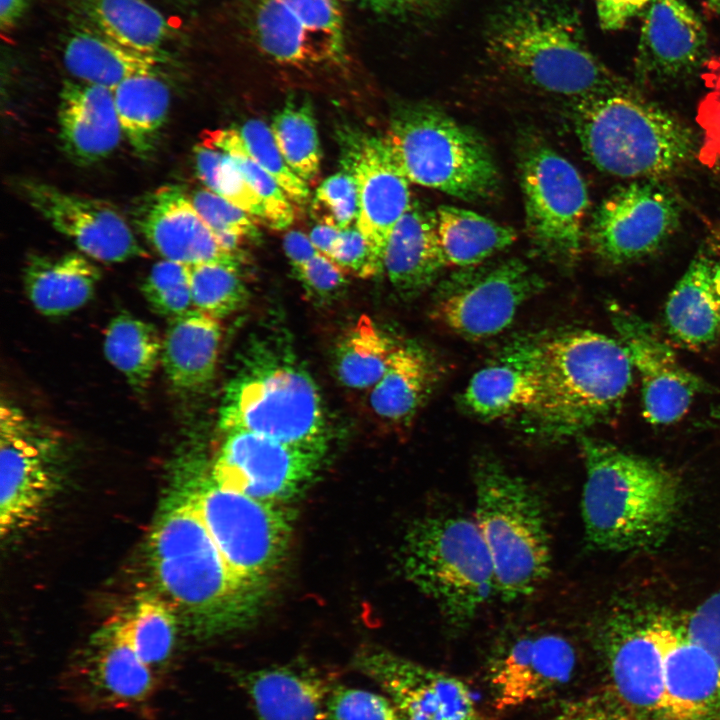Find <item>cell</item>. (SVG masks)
I'll use <instances>...</instances> for the list:
<instances>
[{"label": "cell", "instance_id": "e0dca14e", "mask_svg": "<svg viewBox=\"0 0 720 720\" xmlns=\"http://www.w3.org/2000/svg\"><path fill=\"white\" fill-rule=\"evenodd\" d=\"M52 445L19 408H0V531L4 537L32 523L53 488Z\"/></svg>", "mask_w": 720, "mask_h": 720}, {"label": "cell", "instance_id": "8992f818", "mask_svg": "<svg viewBox=\"0 0 720 720\" xmlns=\"http://www.w3.org/2000/svg\"><path fill=\"white\" fill-rule=\"evenodd\" d=\"M227 384L223 432L245 431L323 453L327 424L318 387L285 345L257 342Z\"/></svg>", "mask_w": 720, "mask_h": 720}, {"label": "cell", "instance_id": "d4e9b609", "mask_svg": "<svg viewBox=\"0 0 720 720\" xmlns=\"http://www.w3.org/2000/svg\"><path fill=\"white\" fill-rule=\"evenodd\" d=\"M59 139L65 155L78 166L108 157L123 136L113 90L65 80L59 95Z\"/></svg>", "mask_w": 720, "mask_h": 720}, {"label": "cell", "instance_id": "6da1fadb", "mask_svg": "<svg viewBox=\"0 0 720 720\" xmlns=\"http://www.w3.org/2000/svg\"><path fill=\"white\" fill-rule=\"evenodd\" d=\"M533 359L539 395L521 414V424L544 443L578 439L609 420L632 383L633 367L620 341L592 330L534 339Z\"/></svg>", "mask_w": 720, "mask_h": 720}, {"label": "cell", "instance_id": "9a60e30c", "mask_svg": "<svg viewBox=\"0 0 720 720\" xmlns=\"http://www.w3.org/2000/svg\"><path fill=\"white\" fill-rule=\"evenodd\" d=\"M354 668L374 681L405 720H487L461 679L378 646L361 648Z\"/></svg>", "mask_w": 720, "mask_h": 720}, {"label": "cell", "instance_id": "d590c367", "mask_svg": "<svg viewBox=\"0 0 720 720\" xmlns=\"http://www.w3.org/2000/svg\"><path fill=\"white\" fill-rule=\"evenodd\" d=\"M436 229L447 266L458 268L486 262L516 240L513 228L474 211L451 205L435 210Z\"/></svg>", "mask_w": 720, "mask_h": 720}, {"label": "cell", "instance_id": "11a10c76", "mask_svg": "<svg viewBox=\"0 0 720 720\" xmlns=\"http://www.w3.org/2000/svg\"><path fill=\"white\" fill-rule=\"evenodd\" d=\"M632 716L617 697L592 695L561 704L547 720H633Z\"/></svg>", "mask_w": 720, "mask_h": 720}, {"label": "cell", "instance_id": "484cf974", "mask_svg": "<svg viewBox=\"0 0 720 720\" xmlns=\"http://www.w3.org/2000/svg\"><path fill=\"white\" fill-rule=\"evenodd\" d=\"M666 720H720V674L713 657L682 625L666 619Z\"/></svg>", "mask_w": 720, "mask_h": 720}, {"label": "cell", "instance_id": "ac0fdd59", "mask_svg": "<svg viewBox=\"0 0 720 720\" xmlns=\"http://www.w3.org/2000/svg\"><path fill=\"white\" fill-rule=\"evenodd\" d=\"M323 453L245 431L226 433L212 481L253 498L279 502L311 480Z\"/></svg>", "mask_w": 720, "mask_h": 720}, {"label": "cell", "instance_id": "9c48e42d", "mask_svg": "<svg viewBox=\"0 0 720 720\" xmlns=\"http://www.w3.org/2000/svg\"><path fill=\"white\" fill-rule=\"evenodd\" d=\"M383 139L410 183L465 201L488 199L499 188V171L487 144L438 107L401 106Z\"/></svg>", "mask_w": 720, "mask_h": 720}, {"label": "cell", "instance_id": "94428289", "mask_svg": "<svg viewBox=\"0 0 720 720\" xmlns=\"http://www.w3.org/2000/svg\"><path fill=\"white\" fill-rule=\"evenodd\" d=\"M340 234L341 230L318 223L311 229L309 238L320 253L330 258L338 244Z\"/></svg>", "mask_w": 720, "mask_h": 720}, {"label": "cell", "instance_id": "44dd1931", "mask_svg": "<svg viewBox=\"0 0 720 720\" xmlns=\"http://www.w3.org/2000/svg\"><path fill=\"white\" fill-rule=\"evenodd\" d=\"M576 667L575 647L563 635H520L490 661L487 674L494 705L506 710L543 699L566 686Z\"/></svg>", "mask_w": 720, "mask_h": 720}, {"label": "cell", "instance_id": "8fae6325", "mask_svg": "<svg viewBox=\"0 0 720 720\" xmlns=\"http://www.w3.org/2000/svg\"><path fill=\"white\" fill-rule=\"evenodd\" d=\"M193 493L198 511L231 569L263 587L283 557L290 520L275 502L253 498L211 481Z\"/></svg>", "mask_w": 720, "mask_h": 720}, {"label": "cell", "instance_id": "6f0895ef", "mask_svg": "<svg viewBox=\"0 0 720 720\" xmlns=\"http://www.w3.org/2000/svg\"><path fill=\"white\" fill-rule=\"evenodd\" d=\"M283 247L294 272L307 264L319 251L311 242L309 236L301 231H290L285 234Z\"/></svg>", "mask_w": 720, "mask_h": 720}, {"label": "cell", "instance_id": "60d3db41", "mask_svg": "<svg viewBox=\"0 0 720 720\" xmlns=\"http://www.w3.org/2000/svg\"><path fill=\"white\" fill-rule=\"evenodd\" d=\"M112 626L152 670L170 658L176 640V617L160 598L144 596L129 616Z\"/></svg>", "mask_w": 720, "mask_h": 720}, {"label": "cell", "instance_id": "c3c4849f", "mask_svg": "<svg viewBox=\"0 0 720 720\" xmlns=\"http://www.w3.org/2000/svg\"><path fill=\"white\" fill-rule=\"evenodd\" d=\"M327 708L329 720H405L388 696L343 685L332 686Z\"/></svg>", "mask_w": 720, "mask_h": 720}, {"label": "cell", "instance_id": "4fadbf2b", "mask_svg": "<svg viewBox=\"0 0 720 720\" xmlns=\"http://www.w3.org/2000/svg\"><path fill=\"white\" fill-rule=\"evenodd\" d=\"M681 206L659 179H639L618 188L595 209L588 227L594 253L612 265L646 258L671 239Z\"/></svg>", "mask_w": 720, "mask_h": 720}, {"label": "cell", "instance_id": "ffe728a7", "mask_svg": "<svg viewBox=\"0 0 720 720\" xmlns=\"http://www.w3.org/2000/svg\"><path fill=\"white\" fill-rule=\"evenodd\" d=\"M19 186L31 207L87 257L118 263L146 255L128 222L107 202L36 180Z\"/></svg>", "mask_w": 720, "mask_h": 720}, {"label": "cell", "instance_id": "91938a15", "mask_svg": "<svg viewBox=\"0 0 720 720\" xmlns=\"http://www.w3.org/2000/svg\"><path fill=\"white\" fill-rule=\"evenodd\" d=\"M369 8L382 13L399 14L426 8L438 0H359Z\"/></svg>", "mask_w": 720, "mask_h": 720}, {"label": "cell", "instance_id": "74e56055", "mask_svg": "<svg viewBox=\"0 0 720 720\" xmlns=\"http://www.w3.org/2000/svg\"><path fill=\"white\" fill-rule=\"evenodd\" d=\"M96 31L134 50L162 55L169 26L164 16L145 0H81Z\"/></svg>", "mask_w": 720, "mask_h": 720}, {"label": "cell", "instance_id": "277c9868", "mask_svg": "<svg viewBox=\"0 0 720 720\" xmlns=\"http://www.w3.org/2000/svg\"><path fill=\"white\" fill-rule=\"evenodd\" d=\"M486 48L511 76L572 100L635 90L590 51L577 15L557 4L505 7L488 26Z\"/></svg>", "mask_w": 720, "mask_h": 720}, {"label": "cell", "instance_id": "6125c7cd", "mask_svg": "<svg viewBox=\"0 0 720 720\" xmlns=\"http://www.w3.org/2000/svg\"><path fill=\"white\" fill-rule=\"evenodd\" d=\"M28 0H0V24L3 31H8L22 17Z\"/></svg>", "mask_w": 720, "mask_h": 720}, {"label": "cell", "instance_id": "ab89813d", "mask_svg": "<svg viewBox=\"0 0 720 720\" xmlns=\"http://www.w3.org/2000/svg\"><path fill=\"white\" fill-rule=\"evenodd\" d=\"M396 346L369 316H360L336 348L339 380L352 389H371L383 376Z\"/></svg>", "mask_w": 720, "mask_h": 720}, {"label": "cell", "instance_id": "e7e4bbea", "mask_svg": "<svg viewBox=\"0 0 720 720\" xmlns=\"http://www.w3.org/2000/svg\"><path fill=\"white\" fill-rule=\"evenodd\" d=\"M707 5L712 12L720 14V0H707Z\"/></svg>", "mask_w": 720, "mask_h": 720}, {"label": "cell", "instance_id": "52a82bcc", "mask_svg": "<svg viewBox=\"0 0 720 720\" xmlns=\"http://www.w3.org/2000/svg\"><path fill=\"white\" fill-rule=\"evenodd\" d=\"M474 520L491 558L497 596L533 594L548 578L551 548L543 504L521 476L492 456L474 465Z\"/></svg>", "mask_w": 720, "mask_h": 720}, {"label": "cell", "instance_id": "f546056e", "mask_svg": "<svg viewBox=\"0 0 720 720\" xmlns=\"http://www.w3.org/2000/svg\"><path fill=\"white\" fill-rule=\"evenodd\" d=\"M221 336L219 319L198 309L170 318L162 339L161 364L175 388L197 391L210 383Z\"/></svg>", "mask_w": 720, "mask_h": 720}, {"label": "cell", "instance_id": "5bb4252c", "mask_svg": "<svg viewBox=\"0 0 720 720\" xmlns=\"http://www.w3.org/2000/svg\"><path fill=\"white\" fill-rule=\"evenodd\" d=\"M252 27L259 48L280 64L305 68L344 56L339 0H255Z\"/></svg>", "mask_w": 720, "mask_h": 720}, {"label": "cell", "instance_id": "5b68a950", "mask_svg": "<svg viewBox=\"0 0 720 720\" xmlns=\"http://www.w3.org/2000/svg\"><path fill=\"white\" fill-rule=\"evenodd\" d=\"M572 121L586 157L602 172L625 179H660L688 165L699 135L636 91L572 100Z\"/></svg>", "mask_w": 720, "mask_h": 720}, {"label": "cell", "instance_id": "d6986e66", "mask_svg": "<svg viewBox=\"0 0 720 720\" xmlns=\"http://www.w3.org/2000/svg\"><path fill=\"white\" fill-rule=\"evenodd\" d=\"M611 323L641 381L643 413L649 423L679 421L706 383L684 367L653 326L622 307L609 308Z\"/></svg>", "mask_w": 720, "mask_h": 720}, {"label": "cell", "instance_id": "680465c9", "mask_svg": "<svg viewBox=\"0 0 720 720\" xmlns=\"http://www.w3.org/2000/svg\"><path fill=\"white\" fill-rule=\"evenodd\" d=\"M194 155L197 175L205 188L212 191L224 152L199 142L194 148Z\"/></svg>", "mask_w": 720, "mask_h": 720}, {"label": "cell", "instance_id": "83f0119b", "mask_svg": "<svg viewBox=\"0 0 720 720\" xmlns=\"http://www.w3.org/2000/svg\"><path fill=\"white\" fill-rule=\"evenodd\" d=\"M538 395L533 340H520L471 377L461 403L473 416L489 421L525 413L536 403Z\"/></svg>", "mask_w": 720, "mask_h": 720}, {"label": "cell", "instance_id": "d6a6232c", "mask_svg": "<svg viewBox=\"0 0 720 720\" xmlns=\"http://www.w3.org/2000/svg\"><path fill=\"white\" fill-rule=\"evenodd\" d=\"M715 264L701 249L673 287L665 305V323L681 345L704 348L720 335V317L713 288Z\"/></svg>", "mask_w": 720, "mask_h": 720}, {"label": "cell", "instance_id": "7c38bea8", "mask_svg": "<svg viewBox=\"0 0 720 720\" xmlns=\"http://www.w3.org/2000/svg\"><path fill=\"white\" fill-rule=\"evenodd\" d=\"M544 287L517 258L459 268L436 293L435 317L454 333L482 340L503 332L520 307Z\"/></svg>", "mask_w": 720, "mask_h": 720}, {"label": "cell", "instance_id": "b9f144b4", "mask_svg": "<svg viewBox=\"0 0 720 720\" xmlns=\"http://www.w3.org/2000/svg\"><path fill=\"white\" fill-rule=\"evenodd\" d=\"M271 131L286 163L308 185L319 175L320 143L312 105L288 100L274 115Z\"/></svg>", "mask_w": 720, "mask_h": 720}, {"label": "cell", "instance_id": "e575fe53", "mask_svg": "<svg viewBox=\"0 0 720 720\" xmlns=\"http://www.w3.org/2000/svg\"><path fill=\"white\" fill-rule=\"evenodd\" d=\"M435 369L414 344L397 345L380 380L371 388L370 406L383 420L408 422L432 390Z\"/></svg>", "mask_w": 720, "mask_h": 720}, {"label": "cell", "instance_id": "ee69618b", "mask_svg": "<svg viewBox=\"0 0 720 720\" xmlns=\"http://www.w3.org/2000/svg\"><path fill=\"white\" fill-rule=\"evenodd\" d=\"M192 305L217 319L246 303L248 292L239 266L206 262L189 266Z\"/></svg>", "mask_w": 720, "mask_h": 720}, {"label": "cell", "instance_id": "bcb514c9", "mask_svg": "<svg viewBox=\"0 0 720 720\" xmlns=\"http://www.w3.org/2000/svg\"><path fill=\"white\" fill-rule=\"evenodd\" d=\"M151 309L173 318L191 309L192 297L189 266L162 259L154 264L141 285Z\"/></svg>", "mask_w": 720, "mask_h": 720}, {"label": "cell", "instance_id": "30bf717a", "mask_svg": "<svg viewBox=\"0 0 720 720\" xmlns=\"http://www.w3.org/2000/svg\"><path fill=\"white\" fill-rule=\"evenodd\" d=\"M519 171L531 244L553 263L574 265L582 251L589 207L582 175L568 159L538 141L523 148Z\"/></svg>", "mask_w": 720, "mask_h": 720}, {"label": "cell", "instance_id": "3957f363", "mask_svg": "<svg viewBox=\"0 0 720 720\" xmlns=\"http://www.w3.org/2000/svg\"><path fill=\"white\" fill-rule=\"evenodd\" d=\"M585 464L581 514L587 543L623 552L661 543L679 513L678 478L653 460L581 435Z\"/></svg>", "mask_w": 720, "mask_h": 720}, {"label": "cell", "instance_id": "be15d7a7", "mask_svg": "<svg viewBox=\"0 0 720 720\" xmlns=\"http://www.w3.org/2000/svg\"><path fill=\"white\" fill-rule=\"evenodd\" d=\"M713 288H714L715 299H716L717 308H718L719 317H720V265H715V268H714Z\"/></svg>", "mask_w": 720, "mask_h": 720}, {"label": "cell", "instance_id": "2e32d148", "mask_svg": "<svg viewBox=\"0 0 720 720\" xmlns=\"http://www.w3.org/2000/svg\"><path fill=\"white\" fill-rule=\"evenodd\" d=\"M666 618L632 621L614 614L603 624L599 642L616 697L633 715L666 720L664 661Z\"/></svg>", "mask_w": 720, "mask_h": 720}, {"label": "cell", "instance_id": "db71d44e", "mask_svg": "<svg viewBox=\"0 0 720 720\" xmlns=\"http://www.w3.org/2000/svg\"><path fill=\"white\" fill-rule=\"evenodd\" d=\"M295 274L309 295L316 299L328 300L334 298L345 287L348 273L332 259L319 252Z\"/></svg>", "mask_w": 720, "mask_h": 720}, {"label": "cell", "instance_id": "f35d334b", "mask_svg": "<svg viewBox=\"0 0 720 720\" xmlns=\"http://www.w3.org/2000/svg\"><path fill=\"white\" fill-rule=\"evenodd\" d=\"M106 359L137 392H143L161 361L162 339L149 322L120 313L108 324L104 337Z\"/></svg>", "mask_w": 720, "mask_h": 720}, {"label": "cell", "instance_id": "7dc6e473", "mask_svg": "<svg viewBox=\"0 0 720 720\" xmlns=\"http://www.w3.org/2000/svg\"><path fill=\"white\" fill-rule=\"evenodd\" d=\"M311 211L319 224L344 230L356 223L358 194L352 174L343 169L325 179L312 198Z\"/></svg>", "mask_w": 720, "mask_h": 720}, {"label": "cell", "instance_id": "7bdbcfd3", "mask_svg": "<svg viewBox=\"0 0 720 720\" xmlns=\"http://www.w3.org/2000/svg\"><path fill=\"white\" fill-rule=\"evenodd\" d=\"M202 144L229 154L262 200L266 224L276 230L288 228L295 219L294 203L277 181L249 155L237 129L205 131Z\"/></svg>", "mask_w": 720, "mask_h": 720}, {"label": "cell", "instance_id": "681fc988", "mask_svg": "<svg viewBox=\"0 0 720 720\" xmlns=\"http://www.w3.org/2000/svg\"><path fill=\"white\" fill-rule=\"evenodd\" d=\"M195 209L213 233H232L244 239H256L257 220L207 188L189 194Z\"/></svg>", "mask_w": 720, "mask_h": 720}, {"label": "cell", "instance_id": "f1b7e54d", "mask_svg": "<svg viewBox=\"0 0 720 720\" xmlns=\"http://www.w3.org/2000/svg\"><path fill=\"white\" fill-rule=\"evenodd\" d=\"M446 266L435 211L411 202L389 237L383 272L400 294L415 296L431 286Z\"/></svg>", "mask_w": 720, "mask_h": 720}, {"label": "cell", "instance_id": "ba28073f", "mask_svg": "<svg viewBox=\"0 0 720 720\" xmlns=\"http://www.w3.org/2000/svg\"><path fill=\"white\" fill-rule=\"evenodd\" d=\"M405 576L432 600L453 629L468 627L497 595L487 547L474 519L441 513L422 517L401 547Z\"/></svg>", "mask_w": 720, "mask_h": 720}, {"label": "cell", "instance_id": "4dcf8cb0", "mask_svg": "<svg viewBox=\"0 0 720 720\" xmlns=\"http://www.w3.org/2000/svg\"><path fill=\"white\" fill-rule=\"evenodd\" d=\"M79 680L84 691L99 703L128 706L151 695L153 670L116 633L113 626L101 632Z\"/></svg>", "mask_w": 720, "mask_h": 720}, {"label": "cell", "instance_id": "8d00e7d4", "mask_svg": "<svg viewBox=\"0 0 720 720\" xmlns=\"http://www.w3.org/2000/svg\"><path fill=\"white\" fill-rule=\"evenodd\" d=\"M114 102L123 136L140 158L156 150L170 106V91L159 74L140 75L120 83Z\"/></svg>", "mask_w": 720, "mask_h": 720}, {"label": "cell", "instance_id": "f5cc1de1", "mask_svg": "<svg viewBox=\"0 0 720 720\" xmlns=\"http://www.w3.org/2000/svg\"><path fill=\"white\" fill-rule=\"evenodd\" d=\"M681 625L687 636L713 657L720 674V592L703 601Z\"/></svg>", "mask_w": 720, "mask_h": 720}, {"label": "cell", "instance_id": "603a6c76", "mask_svg": "<svg viewBox=\"0 0 720 720\" xmlns=\"http://www.w3.org/2000/svg\"><path fill=\"white\" fill-rule=\"evenodd\" d=\"M343 168L356 182V225L374 252L384 260L389 237L411 205L410 182L393 161L383 137L350 136Z\"/></svg>", "mask_w": 720, "mask_h": 720}, {"label": "cell", "instance_id": "f907efd6", "mask_svg": "<svg viewBox=\"0 0 720 720\" xmlns=\"http://www.w3.org/2000/svg\"><path fill=\"white\" fill-rule=\"evenodd\" d=\"M330 259L347 273L362 279L383 272V260L368 244L356 223L341 230L338 244Z\"/></svg>", "mask_w": 720, "mask_h": 720}, {"label": "cell", "instance_id": "816d5d0a", "mask_svg": "<svg viewBox=\"0 0 720 720\" xmlns=\"http://www.w3.org/2000/svg\"><path fill=\"white\" fill-rule=\"evenodd\" d=\"M212 191L251 215L258 222L266 224L261 198L229 154L224 153Z\"/></svg>", "mask_w": 720, "mask_h": 720}, {"label": "cell", "instance_id": "f6af8a7d", "mask_svg": "<svg viewBox=\"0 0 720 720\" xmlns=\"http://www.w3.org/2000/svg\"><path fill=\"white\" fill-rule=\"evenodd\" d=\"M237 130L253 160L277 181L294 204H305L310 196L308 184L284 160L271 128L259 119H251Z\"/></svg>", "mask_w": 720, "mask_h": 720}, {"label": "cell", "instance_id": "cb8c5ba5", "mask_svg": "<svg viewBox=\"0 0 720 720\" xmlns=\"http://www.w3.org/2000/svg\"><path fill=\"white\" fill-rule=\"evenodd\" d=\"M132 219L163 259L186 266L206 262L240 265V256L222 249L181 186L164 185L143 196L133 207Z\"/></svg>", "mask_w": 720, "mask_h": 720}, {"label": "cell", "instance_id": "7a4b0ae2", "mask_svg": "<svg viewBox=\"0 0 720 720\" xmlns=\"http://www.w3.org/2000/svg\"><path fill=\"white\" fill-rule=\"evenodd\" d=\"M149 560L160 590L199 635L239 629L256 614L263 587L228 565L192 492L173 498L159 515L149 539Z\"/></svg>", "mask_w": 720, "mask_h": 720}, {"label": "cell", "instance_id": "836d02e7", "mask_svg": "<svg viewBox=\"0 0 720 720\" xmlns=\"http://www.w3.org/2000/svg\"><path fill=\"white\" fill-rule=\"evenodd\" d=\"M64 64L76 80L114 90L123 81L159 74L163 55L125 47L97 31L81 30L67 41Z\"/></svg>", "mask_w": 720, "mask_h": 720}, {"label": "cell", "instance_id": "9f6ffc18", "mask_svg": "<svg viewBox=\"0 0 720 720\" xmlns=\"http://www.w3.org/2000/svg\"><path fill=\"white\" fill-rule=\"evenodd\" d=\"M651 0H595L599 24L603 30L622 29Z\"/></svg>", "mask_w": 720, "mask_h": 720}, {"label": "cell", "instance_id": "1f68e13d", "mask_svg": "<svg viewBox=\"0 0 720 720\" xmlns=\"http://www.w3.org/2000/svg\"><path fill=\"white\" fill-rule=\"evenodd\" d=\"M100 278L99 268L76 252L56 257L33 254L23 271L27 297L38 312L49 317L84 306L93 297Z\"/></svg>", "mask_w": 720, "mask_h": 720}, {"label": "cell", "instance_id": "7402d4cb", "mask_svg": "<svg viewBox=\"0 0 720 720\" xmlns=\"http://www.w3.org/2000/svg\"><path fill=\"white\" fill-rule=\"evenodd\" d=\"M708 53V36L684 0H651L645 8L635 75L643 85L663 86L694 75Z\"/></svg>", "mask_w": 720, "mask_h": 720}, {"label": "cell", "instance_id": "4316f807", "mask_svg": "<svg viewBox=\"0 0 720 720\" xmlns=\"http://www.w3.org/2000/svg\"><path fill=\"white\" fill-rule=\"evenodd\" d=\"M235 679L260 720H329L332 686L312 667L296 664L238 671Z\"/></svg>", "mask_w": 720, "mask_h": 720}]
</instances>
